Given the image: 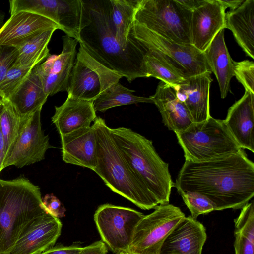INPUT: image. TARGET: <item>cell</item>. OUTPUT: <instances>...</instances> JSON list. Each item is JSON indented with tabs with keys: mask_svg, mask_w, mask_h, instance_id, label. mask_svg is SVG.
<instances>
[{
	"mask_svg": "<svg viewBox=\"0 0 254 254\" xmlns=\"http://www.w3.org/2000/svg\"><path fill=\"white\" fill-rule=\"evenodd\" d=\"M235 254H254V243L237 233H235Z\"/></svg>",
	"mask_w": 254,
	"mask_h": 254,
	"instance_id": "38",
	"label": "cell"
},
{
	"mask_svg": "<svg viewBox=\"0 0 254 254\" xmlns=\"http://www.w3.org/2000/svg\"><path fill=\"white\" fill-rule=\"evenodd\" d=\"M220 3L224 6L225 9L230 8L231 11L234 10L238 8L244 2L245 0H219Z\"/></svg>",
	"mask_w": 254,
	"mask_h": 254,
	"instance_id": "42",
	"label": "cell"
},
{
	"mask_svg": "<svg viewBox=\"0 0 254 254\" xmlns=\"http://www.w3.org/2000/svg\"><path fill=\"white\" fill-rule=\"evenodd\" d=\"M30 115H21L9 101L2 100L0 110V127L4 142L5 158L13 146L24 123Z\"/></svg>",
	"mask_w": 254,
	"mask_h": 254,
	"instance_id": "31",
	"label": "cell"
},
{
	"mask_svg": "<svg viewBox=\"0 0 254 254\" xmlns=\"http://www.w3.org/2000/svg\"><path fill=\"white\" fill-rule=\"evenodd\" d=\"M139 2V0H109L111 21L117 37L124 45L137 41L131 31Z\"/></svg>",
	"mask_w": 254,
	"mask_h": 254,
	"instance_id": "27",
	"label": "cell"
},
{
	"mask_svg": "<svg viewBox=\"0 0 254 254\" xmlns=\"http://www.w3.org/2000/svg\"><path fill=\"white\" fill-rule=\"evenodd\" d=\"M33 68L12 66L0 83V98L1 99L8 100L28 76Z\"/></svg>",
	"mask_w": 254,
	"mask_h": 254,
	"instance_id": "32",
	"label": "cell"
},
{
	"mask_svg": "<svg viewBox=\"0 0 254 254\" xmlns=\"http://www.w3.org/2000/svg\"><path fill=\"white\" fill-rule=\"evenodd\" d=\"M134 90L127 88L118 82L106 90L93 102L95 111L104 112L110 108L139 103H153L149 97L136 96Z\"/></svg>",
	"mask_w": 254,
	"mask_h": 254,
	"instance_id": "30",
	"label": "cell"
},
{
	"mask_svg": "<svg viewBox=\"0 0 254 254\" xmlns=\"http://www.w3.org/2000/svg\"><path fill=\"white\" fill-rule=\"evenodd\" d=\"M55 109L52 122L60 135L90 127L97 117L92 101L67 97L62 105Z\"/></svg>",
	"mask_w": 254,
	"mask_h": 254,
	"instance_id": "22",
	"label": "cell"
},
{
	"mask_svg": "<svg viewBox=\"0 0 254 254\" xmlns=\"http://www.w3.org/2000/svg\"><path fill=\"white\" fill-rule=\"evenodd\" d=\"M42 204L46 212L60 218L65 216L66 209L60 201L53 194H46L42 199Z\"/></svg>",
	"mask_w": 254,
	"mask_h": 254,
	"instance_id": "37",
	"label": "cell"
},
{
	"mask_svg": "<svg viewBox=\"0 0 254 254\" xmlns=\"http://www.w3.org/2000/svg\"><path fill=\"white\" fill-rule=\"evenodd\" d=\"M17 54L18 50L16 48L0 46V83L13 65Z\"/></svg>",
	"mask_w": 254,
	"mask_h": 254,
	"instance_id": "36",
	"label": "cell"
},
{
	"mask_svg": "<svg viewBox=\"0 0 254 254\" xmlns=\"http://www.w3.org/2000/svg\"><path fill=\"white\" fill-rule=\"evenodd\" d=\"M235 233L254 243V203H248L242 209L239 216L234 220Z\"/></svg>",
	"mask_w": 254,
	"mask_h": 254,
	"instance_id": "34",
	"label": "cell"
},
{
	"mask_svg": "<svg viewBox=\"0 0 254 254\" xmlns=\"http://www.w3.org/2000/svg\"><path fill=\"white\" fill-rule=\"evenodd\" d=\"M121 254H136V253H132V252H129V251H127V252H125V253H122Z\"/></svg>",
	"mask_w": 254,
	"mask_h": 254,
	"instance_id": "45",
	"label": "cell"
},
{
	"mask_svg": "<svg viewBox=\"0 0 254 254\" xmlns=\"http://www.w3.org/2000/svg\"><path fill=\"white\" fill-rule=\"evenodd\" d=\"M144 61L147 77H155L173 87L187 78L183 70L164 56L155 51L147 49Z\"/></svg>",
	"mask_w": 254,
	"mask_h": 254,
	"instance_id": "28",
	"label": "cell"
},
{
	"mask_svg": "<svg viewBox=\"0 0 254 254\" xmlns=\"http://www.w3.org/2000/svg\"><path fill=\"white\" fill-rule=\"evenodd\" d=\"M5 156V145L0 127V173L3 170L2 166Z\"/></svg>",
	"mask_w": 254,
	"mask_h": 254,
	"instance_id": "43",
	"label": "cell"
},
{
	"mask_svg": "<svg viewBox=\"0 0 254 254\" xmlns=\"http://www.w3.org/2000/svg\"><path fill=\"white\" fill-rule=\"evenodd\" d=\"M230 133L243 149L254 152V94L245 91L231 106L223 120Z\"/></svg>",
	"mask_w": 254,
	"mask_h": 254,
	"instance_id": "20",
	"label": "cell"
},
{
	"mask_svg": "<svg viewBox=\"0 0 254 254\" xmlns=\"http://www.w3.org/2000/svg\"><path fill=\"white\" fill-rule=\"evenodd\" d=\"M144 215L111 204L100 205L94 219L102 241L116 254L128 251L135 226Z\"/></svg>",
	"mask_w": 254,
	"mask_h": 254,
	"instance_id": "11",
	"label": "cell"
},
{
	"mask_svg": "<svg viewBox=\"0 0 254 254\" xmlns=\"http://www.w3.org/2000/svg\"><path fill=\"white\" fill-rule=\"evenodd\" d=\"M122 77L96 60L80 45L69 78L67 97L93 102Z\"/></svg>",
	"mask_w": 254,
	"mask_h": 254,
	"instance_id": "8",
	"label": "cell"
},
{
	"mask_svg": "<svg viewBox=\"0 0 254 254\" xmlns=\"http://www.w3.org/2000/svg\"><path fill=\"white\" fill-rule=\"evenodd\" d=\"M183 200L191 213V216L196 220L201 214L215 211L213 203L205 196L192 192H184L179 193Z\"/></svg>",
	"mask_w": 254,
	"mask_h": 254,
	"instance_id": "33",
	"label": "cell"
},
{
	"mask_svg": "<svg viewBox=\"0 0 254 254\" xmlns=\"http://www.w3.org/2000/svg\"><path fill=\"white\" fill-rule=\"evenodd\" d=\"M203 53L211 72L217 78L221 97L225 98L229 90L231 80L234 76V61L224 40V29L216 35Z\"/></svg>",
	"mask_w": 254,
	"mask_h": 254,
	"instance_id": "25",
	"label": "cell"
},
{
	"mask_svg": "<svg viewBox=\"0 0 254 254\" xmlns=\"http://www.w3.org/2000/svg\"><path fill=\"white\" fill-rule=\"evenodd\" d=\"M234 76L245 91L254 94V63L248 60L233 62Z\"/></svg>",
	"mask_w": 254,
	"mask_h": 254,
	"instance_id": "35",
	"label": "cell"
},
{
	"mask_svg": "<svg viewBox=\"0 0 254 254\" xmlns=\"http://www.w3.org/2000/svg\"><path fill=\"white\" fill-rule=\"evenodd\" d=\"M177 1L186 8L192 11L201 5L205 0H177Z\"/></svg>",
	"mask_w": 254,
	"mask_h": 254,
	"instance_id": "41",
	"label": "cell"
},
{
	"mask_svg": "<svg viewBox=\"0 0 254 254\" xmlns=\"http://www.w3.org/2000/svg\"><path fill=\"white\" fill-rule=\"evenodd\" d=\"M133 37L148 50L158 52L183 70L187 77L212 73L203 52L191 44H182L164 38L134 21Z\"/></svg>",
	"mask_w": 254,
	"mask_h": 254,
	"instance_id": "10",
	"label": "cell"
},
{
	"mask_svg": "<svg viewBox=\"0 0 254 254\" xmlns=\"http://www.w3.org/2000/svg\"><path fill=\"white\" fill-rule=\"evenodd\" d=\"M62 227L59 218L47 213L37 219L5 254H39L54 246Z\"/></svg>",
	"mask_w": 254,
	"mask_h": 254,
	"instance_id": "17",
	"label": "cell"
},
{
	"mask_svg": "<svg viewBox=\"0 0 254 254\" xmlns=\"http://www.w3.org/2000/svg\"><path fill=\"white\" fill-rule=\"evenodd\" d=\"M40 188L24 177L0 179V252H8L21 235L47 213Z\"/></svg>",
	"mask_w": 254,
	"mask_h": 254,
	"instance_id": "4",
	"label": "cell"
},
{
	"mask_svg": "<svg viewBox=\"0 0 254 254\" xmlns=\"http://www.w3.org/2000/svg\"><path fill=\"white\" fill-rule=\"evenodd\" d=\"M178 193L209 199L215 210L242 209L254 196V164L244 149L199 162L185 160L174 183Z\"/></svg>",
	"mask_w": 254,
	"mask_h": 254,
	"instance_id": "1",
	"label": "cell"
},
{
	"mask_svg": "<svg viewBox=\"0 0 254 254\" xmlns=\"http://www.w3.org/2000/svg\"><path fill=\"white\" fill-rule=\"evenodd\" d=\"M97 140V163L93 169L105 184L143 210L159 205L124 158L105 120L97 117L94 121Z\"/></svg>",
	"mask_w": 254,
	"mask_h": 254,
	"instance_id": "3",
	"label": "cell"
},
{
	"mask_svg": "<svg viewBox=\"0 0 254 254\" xmlns=\"http://www.w3.org/2000/svg\"><path fill=\"white\" fill-rule=\"evenodd\" d=\"M225 28L230 30L248 56L254 59V0H245L225 13Z\"/></svg>",
	"mask_w": 254,
	"mask_h": 254,
	"instance_id": "24",
	"label": "cell"
},
{
	"mask_svg": "<svg viewBox=\"0 0 254 254\" xmlns=\"http://www.w3.org/2000/svg\"><path fill=\"white\" fill-rule=\"evenodd\" d=\"M60 29L50 19L27 11H18L10 18L0 29V46L18 48L41 33Z\"/></svg>",
	"mask_w": 254,
	"mask_h": 254,
	"instance_id": "15",
	"label": "cell"
},
{
	"mask_svg": "<svg viewBox=\"0 0 254 254\" xmlns=\"http://www.w3.org/2000/svg\"><path fill=\"white\" fill-rule=\"evenodd\" d=\"M180 208L169 203L157 206L144 215L135 226L129 252L138 254H159L171 232L185 217Z\"/></svg>",
	"mask_w": 254,
	"mask_h": 254,
	"instance_id": "9",
	"label": "cell"
},
{
	"mask_svg": "<svg viewBox=\"0 0 254 254\" xmlns=\"http://www.w3.org/2000/svg\"><path fill=\"white\" fill-rule=\"evenodd\" d=\"M40 108L31 114L24 123L12 148L4 159L2 169L18 168L34 164L45 159L47 150L53 148L49 137L42 129Z\"/></svg>",
	"mask_w": 254,
	"mask_h": 254,
	"instance_id": "13",
	"label": "cell"
},
{
	"mask_svg": "<svg viewBox=\"0 0 254 254\" xmlns=\"http://www.w3.org/2000/svg\"><path fill=\"white\" fill-rule=\"evenodd\" d=\"M56 30L46 31L17 48L18 54L13 66L32 68L50 55L48 44Z\"/></svg>",
	"mask_w": 254,
	"mask_h": 254,
	"instance_id": "29",
	"label": "cell"
},
{
	"mask_svg": "<svg viewBox=\"0 0 254 254\" xmlns=\"http://www.w3.org/2000/svg\"><path fill=\"white\" fill-rule=\"evenodd\" d=\"M225 8L219 0H205L192 11L191 44L203 52L216 35L225 28Z\"/></svg>",
	"mask_w": 254,
	"mask_h": 254,
	"instance_id": "16",
	"label": "cell"
},
{
	"mask_svg": "<svg viewBox=\"0 0 254 254\" xmlns=\"http://www.w3.org/2000/svg\"><path fill=\"white\" fill-rule=\"evenodd\" d=\"M63 160L90 169L97 163V140L94 125L60 135Z\"/></svg>",
	"mask_w": 254,
	"mask_h": 254,
	"instance_id": "19",
	"label": "cell"
},
{
	"mask_svg": "<svg viewBox=\"0 0 254 254\" xmlns=\"http://www.w3.org/2000/svg\"><path fill=\"white\" fill-rule=\"evenodd\" d=\"M84 247L78 245L64 246L57 245L39 254H79Z\"/></svg>",
	"mask_w": 254,
	"mask_h": 254,
	"instance_id": "39",
	"label": "cell"
},
{
	"mask_svg": "<svg viewBox=\"0 0 254 254\" xmlns=\"http://www.w3.org/2000/svg\"><path fill=\"white\" fill-rule=\"evenodd\" d=\"M9 2L10 14L24 11L40 15L53 21L66 35L78 41L81 0H11Z\"/></svg>",
	"mask_w": 254,
	"mask_h": 254,
	"instance_id": "12",
	"label": "cell"
},
{
	"mask_svg": "<svg viewBox=\"0 0 254 254\" xmlns=\"http://www.w3.org/2000/svg\"><path fill=\"white\" fill-rule=\"evenodd\" d=\"M175 133L187 161L208 160L236 153L242 149L223 120L211 116L202 122H193L184 130Z\"/></svg>",
	"mask_w": 254,
	"mask_h": 254,
	"instance_id": "6",
	"label": "cell"
},
{
	"mask_svg": "<svg viewBox=\"0 0 254 254\" xmlns=\"http://www.w3.org/2000/svg\"><path fill=\"white\" fill-rule=\"evenodd\" d=\"M78 42L96 60L129 82L147 77L144 57L147 49L138 40L124 45L117 37L110 16L109 0H81Z\"/></svg>",
	"mask_w": 254,
	"mask_h": 254,
	"instance_id": "2",
	"label": "cell"
},
{
	"mask_svg": "<svg viewBox=\"0 0 254 254\" xmlns=\"http://www.w3.org/2000/svg\"><path fill=\"white\" fill-rule=\"evenodd\" d=\"M48 97L36 65L8 101L19 113L26 116L42 108Z\"/></svg>",
	"mask_w": 254,
	"mask_h": 254,
	"instance_id": "26",
	"label": "cell"
},
{
	"mask_svg": "<svg viewBox=\"0 0 254 254\" xmlns=\"http://www.w3.org/2000/svg\"><path fill=\"white\" fill-rule=\"evenodd\" d=\"M210 72L185 78L172 86L178 99L187 109L193 122L207 120L210 114L209 95L212 81Z\"/></svg>",
	"mask_w": 254,
	"mask_h": 254,
	"instance_id": "18",
	"label": "cell"
},
{
	"mask_svg": "<svg viewBox=\"0 0 254 254\" xmlns=\"http://www.w3.org/2000/svg\"><path fill=\"white\" fill-rule=\"evenodd\" d=\"M191 15L177 0H139L134 21L167 39L191 44Z\"/></svg>",
	"mask_w": 254,
	"mask_h": 254,
	"instance_id": "7",
	"label": "cell"
},
{
	"mask_svg": "<svg viewBox=\"0 0 254 254\" xmlns=\"http://www.w3.org/2000/svg\"><path fill=\"white\" fill-rule=\"evenodd\" d=\"M124 158L159 205L169 202L174 187L168 164L159 156L152 141L130 128H111Z\"/></svg>",
	"mask_w": 254,
	"mask_h": 254,
	"instance_id": "5",
	"label": "cell"
},
{
	"mask_svg": "<svg viewBox=\"0 0 254 254\" xmlns=\"http://www.w3.org/2000/svg\"><path fill=\"white\" fill-rule=\"evenodd\" d=\"M0 254H4L0 252Z\"/></svg>",
	"mask_w": 254,
	"mask_h": 254,
	"instance_id": "47",
	"label": "cell"
},
{
	"mask_svg": "<svg viewBox=\"0 0 254 254\" xmlns=\"http://www.w3.org/2000/svg\"><path fill=\"white\" fill-rule=\"evenodd\" d=\"M206 238L201 223L185 217L167 237L159 254H201Z\"/></svg>",
	"mask_w": 254,
	"mask_h": 254,
	"instance_id": "21",
	"label": "cell"
},
{
	"mask_svg": "<svg viewBox=\"0 0 254 254\" xmlns=\"http://www.w3.org/2000/svg\"><path fill=\"white\" fill-rule=\"evenodd\" d=\"M107 252L108 248L106 244L100 240L84 247L79 254H107Z\"/></svg>",
	"mask_w": 254,
	"mask_h": 254,
	"instance_id": "40",
	"label": "cell"
},
{
	"mask_svg": "<svg viewBox=\"0 0 254 254\" xmlns=\"http://www.w3.org/2000/svg\"><path fill=\"white\" fill-rule=\"evenodd\" d=\"M1 105H2V100L0 98V108H1Z\"/></svg>",
	"mask_w": 254,
	"mask_h": 254,
	"instance_id": "46",
	"label": "cell"
},
{
	"mask_svg": "<svg viewBox=\"0 0 254 254\" xmlns=\"http://www.w3.org/2000/svg\"><path fill=\"white\" fill-rule=\"evenodd\" d=\"M161 113L162 122L174 132L184 130L193 121L185 105L177 98L174 88L161 81L155 94L150 96Z\"/></svg>",
	"mask_w": 254,
	"mask_h": 254,
	"instance_id": "23",
	"label": "cell"
},
{
	"mask_svg": "<svg viewBox=\"0 0 254 254\" xmlns=\"http://www.w3.org/2000/svg\"><path fill=\"white\" fill-rule=\"evenodd\" d=\"M63 48L59 55H50L37 65L46 94L52 96L66 91L74 64L78 41L67 35L62 37Z\"/></svg>",
	"mask_w": 254,
	"mask_h": 254,
	"instance_id": "14",
	"label": "cell"
},
{
	"mask_svg": "<svg viewBox=\"0 0 254 254\" xmlns=\"http://www.w3.org/2000/svg\"><path fill=\"white\" fill-rule=\"evenodd\" d=\"M4 14L3 12L0 11V29L3 25V21L4 19Z\"/></svg>",
	"mask_w": 254,
	"mask_h": 254,
	"instance_id": "44",
	"label": "cell"
}]
</instances>
